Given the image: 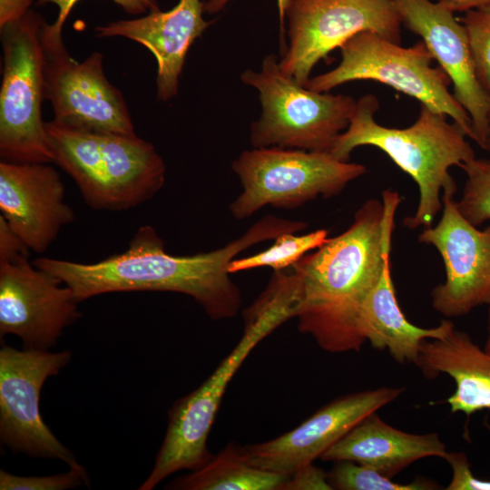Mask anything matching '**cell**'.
Wrapping results in <instances>:
<instances>
[{"label": "cell", "mask_w": 490, "mask_h": 490, "mask_svg": "<svg viewBox=\"0 0 490 490\" xmlns=\"http://www.w3.org/2000/svg\"><path fill=\"white\" fill-rule=\"evenodd\" d=\"M307 227L305 221L266 215L224 247L176 256L166 251L163 240L152 226L144 225L125 250L100 261L40 257L33 263L67 286L78 302L111 292H176L192 298L211 319L220 320L233 318L241 305L240 289L228 271L230 262L257 243Z\"/></svg>", "instance_id": "6da1fadb"}, {"label": "cell", "mask_w": 490, "mask_h": 490, "mask_svg": "<svg viewBox=\"0 0 490 490\" xmlns=\"http://www.w3.org/2000/svg\"><path fill=\"white\" fill-rule=\"evenodd\" d=\"M401 201L399 193L390 190L382 192V201L367 200L346 230L291 266L299 330L310 335L323 350L359 351L366 343L358 327V312L390 259Z\"/></svg>", "instance_id": "7a4b0ae2"}, {"label": "cell", "mask_w": 490, "mask_h": 490, "mask_svg": "<svg viewBox=\"0 0 490 490\" xmlns=\"http://www.w3.org/2000/svg\"><path fill=\"white\" fill-rule=\"evenodd\" d=\"M379 102L374 94L357 101L348 128L338 135L330 153L339 161L349 162L359 146H374L385 152L397 166L416 183L419 191L416 212L403 220L410 230L429 227L442 210L445 191H456L449 172L475 157L465 132L447 116L420 104L416 122L406 128L379 124L375 113Z\"/></svg>", "instance_id": "3957f363"}, {"label": "cell", "mask_w": 490, "mask_h": 490, "mask_svg": "<svg viewBox=\"0 0 490 490\" xmlns=\"http://www.w3.org/2000/svg\"><path fill=\"white\" fill-rule=\"evenodd\" d=\"M296 291L281 275L245 313V328L235 348L195 390L177 400L168 413V426L149 476L141 490H152L170 475L195 470L211 458L207 440L231 378L254 348L296 314Z\"/></svg>", "instance_id": "277c9868"}, {"label": "cell", "mask_w": 490, "mask_h": 490, "mask_svg": "<svg viewBox=\"0 0 490 490\" xmlns=\"http://www.w3.org/2000/svg\"><path fill=\"white\" fill-rule=\"evenodd\" d=\"M53 162L94 210L126 211L152 199L166 168L153 145L135 135L88 132L45 122Z\"/></svg>", "instance_id": "5b68a950"}, {"label": "cell", "mask_w": 490, "mask_h": 490, "mask_svg": "<svg viewBox=\"0 0 490 490\" xmlns=\"http://www.w3.org/2000/svg\"><path fill=\"white\" fill-rule=\"evenodd\" d=\"M240 79L259 92L262 106L250 126L253 148L330 152L357 105L351 96L306 88L282 72L275 54L265 56L260 71L246 70Z\"/></svg>", "instance_id": "8992f818"}, {"label": "cell", "mask_w": 490, "mask_h": 490, "mask_svg": "<svg viewBox=\"0 0 490 490\" xmlns=\"http://www.w3.org/2000/svg\"><path fill=\"white\" fill-rule=\"evenodd\" d=\"M341 60L334 69L310 78L306 88L328 93L351 81H375L417 100L421 105L449 117L476 141L471 119L450 93L446 72L433 66L434 58L423 41L405 48L377 34L361 32L341 45Z\"/></svg>", "instance_id": "52a82bcc"}, {"label": "cell", "mask_w": 490, "mask_h": 490, "mask_svg": "<svg viewBox=\"0 0 490 490\" xmlns=\"http://www.w3.org/2000/svg\"><path fill=\"white\" fill-rule=\"evenodd\" d=\"M44 19L30 10L0 27V155L13 162H53L42 104L45 99Z\"/></svg>", "instance_id": "ba28073f"}, {"label": "cell", "mask_w": 490, "mask_h": 490, "mask_svg": "<svg viewBox=\"0 0 490 490\" xmlns=\"http://www.w3.org/2000/svg\"><path fill=\"white\" fill-rule=\"evenodd\" d=\"M231 168L242 185L230 205L237 220L266 205L290 210L319 196H337L367 172L365 165L339 161L329 152L277 146L244 151Z\"/></svg>", "instance_id": "9c48e42d"}, {"label": "cell", "mask_w": 490, "mask_h": 490, "mask_svg": "<svg viewBox=\"0 0 490 490\" xmlns=\"http://www.w3.org/2000/svg\"><path fill=\"white\" fill-rule=\"evenodd\" d=\"M289 44L279 64L306 85L313 67L354 35L369 31L400 44V16L390 0H289Z\"/></svg>", "instance_id": "30bf717a"}, {"label": "cell", "mask_w": 490, "mask_h": 490, "mask_svg": "<svg viewBox=\"0 0 490 490\" xmlns=\"http://www.w3.org/2000/svg\"><path fill=\"white\" fill-rule=\"evenodd\" d=\"M45 99L55 122L78 130L135 135L122 92L103 72V54L93 52L83 61L68 53L63 32L44 24Z\"/></svg>", "instance_id": "8fae6325"}, {"label": "cell", "mask_w": 490, "mask_h": 490, "mask_svg": "<svg viewBox=\"0 0 490 490\" xmlns=\"http://www.w3.org/2000/svg\"><path fill=\"white\" fill-rule=\"evenodd\" d=\"M72 358L69 350L50 352L4 346L0 349V439L31 457L77 465L74 454L44 422L40 396L44 382Z\"/></svg>", "instance_id": "7c38bea8"}, {"label": "cell", "mask_w": 490, "mask_h": 490, "mask_svg": "<svg viewBox=\"0 0 490 490\" xmlns=\"http://www.w3.org/2000/svg\"><path fill=\"white\" fill-rule=\"evenodd\" d=\"M455 192L442 193V216L418 235L440 254L446 280L431 292L433 309L446 318L461 317L490 303V226L471 224L457 209Z\"/></svg>", "instance_id": "4fadbf2b"}, {"label": "cell", "mask_w": 490, "mask_h": 490, "mask_svg": "<svg viewBox=\"0 0 490 490\" xmlns=\"http://www.w3.org/2000/svg\"><path fill=\"white\" fill-rule=\"evenodd\" d=\"M73 291L23 258L0 263V335L24 348L49 350L80 312Z\"/></svg>", "instance_id": "5bb4252c"}, {"label": "cell", "mask_w": 490, "mask_h": 490, "mask_svg": "<svg viewBox=\"0 0 490 490\" xmlns=\"http://www.w3.org/2000/svg\"><path fill=\"white\" fill-rule=\"evenodd\" d=\"M405 387L353 392L319 408L294 429L270 441L240 446L250 465L289 476L312 464L369 415L396 400Z\"/></svg>", "instance_id": "9a60e30c"}, {"label": "cell", "mask_w": 490, "mask_h": 490, "mask_svg": "<svg viewBox=\"0 0 490 490\" xmlns=\"http://www.w3.org/2000/svg\"><path fill=\"white\" fill-rule=\"evenodd\" d=\"M402 24L417 34L434 60L446 72L453 85V94L468 113L475 142L484 149L490 95L480 84L464 25L455 13L430 0H390Z\"/></svg>", "instance_id": "2e32d148"}, {"label": "cell", "mask_w": 490, "mask_h": 490, "mask_svg": "<svg viewBox=\"0 0 490 490\" xmlns=\"http://www.w3.org/2000/svg\"><path fill=\"white\" fill-rule=\"evenodd\" d=\"M0 211L30 250L43 253L74 220L64 185L48 163L0 162Z\"/></svg>", "instance_id": "e0dca14e"}, {"label": "cell", "mask_w": 490, "mask_h": 490, "mask_svg": "<svg viewBox=\"0 0 490 490\" xmlns=\"http://www.w3.org/2000/svg\"><path fill=\"white\" fill-rule=\"evenodd\" d=\"M201 0H179L168 11H153L134 18L97 26L100 38L123 37L147 48L157 63V99L167 102L178 93L188 51L211 22L203 19Z\"/></svg>", "instance_id": "ac0fdd59"}, {"label": "cell", "mask_w": 490, "mask_h": 490, "mask_svg": "<svg viewBox=\"0 0 490 490\" xmlns=\"http://www.w3.org/2000/svg\"><path fill=\"white\" fill-rule=\"evenodd\" d=\"M448 451L436 433L412 434L399 430L373 413L364 418L320 457L348 460L374 468L393 478L414 462L446 456Z\"/></svg>", "instance_id": "d6986e66"}, {"label": "cell", "mask_w": 490, "mask_h": 490, "mask_svg": "<svg viewBox=\"0 0 490 490\" xmlns=\"http://www.w3.org/2000/svg\"><path fill=\"white\" fill-rule=\"evenodd\" d=\"M414 364L426 378H453L456 389L446 399L452 413L490 409V354L466 332L455 328L443 338L426 339Z\"/></svg>", "instance_id": "ffe728a7"}, {"label": "cell", "mask_w": 490, "mask_h": 490, "mask_svg": "<svg viewBox=\"0 0 490 490\" xmlns=\"http://www.w3.org/2000/svg\"><path fill=\"white\" fill-rule=\"evenodd\" d=\"M358 327L366 342L377 350H387L399 364H414L426 339L443 338L456 328L449 319L428 328L409 322L396 297L390 259L362 302Z\"/></svg>", "instance_id": "44dd1931"}, {"label": "cell", "mask_w": 490, "mask_h": 490, "mask_svg": "<svg viewBox=\"0 0 490 490\" xmlns=\"http://www.w3.org/2000/svg\"><path fill=\"white\" fill-rule=\"evenodd\" d=\"M289 476L249 464L230 443L201 467L166 485L176 490H280Z\"/></svg>", "instance_id": "7402d4cb"}, {"label": "cell", "mask_w": 490, "mask_h": 490, "mask_svg": "<svg viewBox=\"0 0 490 490\" xmlns=\"http://www.w3.org/2000/svg\"><path fill=\"white\" fill-rule=\"evenodd\" d=\"M328 230L325 229L298 235L296 232H286L275 239L273 245L257 254L232 260L228 271H238L269 267L274 271L283 270L293 266L303 256L311 250L320 247L328 239Z\"/></svg>", "instance_id": "603a6c76"}, {"label": "cell", "mask_w": 490, "mask_h": 490, "mask_svg": "<svg viewBox=\"0 0 490 490\" xmlns=\"http://www.w3.org/2000/svg\"><path fill=\"white\" fill-rule=\"evenodd\" d=\"M333 489L338 490H432L439 485L430 479L417 478L411 483H396L374 468L353 461H335L328 473Z\"/></svg>", "instance_id": "cb8c5ba5"}, {"label": "cell", "mask_w": 490, "mask_h": 490, "mask_svg": "<svg viewBox=\"0 0 490 490\" xmlns=\"http://www.w3.org/2000/svg\"><path fill=\"white\" fill-rule=\"evenodd\" d=\"M460 168L466 181L456 206L466 220L479 227L490 220V160L475 157Z\"/></svg>", "instance_id": "d4e9b609"}, {"label": "cell", "mask_w": 490, "mask_h": 490, "mask_svg": "<svg viewBox=\"0 0 490 490\" xmlns=\"http://www.w3.org/2000/svg\"><path fill=\"white\" fill-rule=\"evenodd\" d=\"M466 32L476 77L490 95V4L458 18Z\"/></svg>", "instance_id": "484cf974"}, {"label": "cell", "mask_w": 490, "mask_h": 490, "mask_svg": "<svg viewBox=\"0 0 490 490\" xmlns=\"http://www.w3.org/2000/svg\"><path fill=\"white\" fill-rule=\"evenodd\" d=\"M70 470L51 475L22 476L0 470L1 490H67L88 483L83 466H69Z\"/></svg>", "instance_id": "4316f807"}, {"label": "cell", "mask_w": 490, "mask_h": 490, "mask_svg": "<svg viewBox=\"0 0 490 490\" xmlns=\"http://www.w3.org/2000/svg\"><path fill=\"white\" fill-rule=\"evenodd\" d=\"M445 459L452 468V479L447 490H490V480L474 475L464 452H448Z\"/></svg>", "instance_id": "83f0119b"}, {"label": "cell", "mask_w": 490, "mask_h": 490, "mask_svg": "<svg viewBox=\"0 0 490 490\" xmlns=\"http://www.w3.org/2000/svg\"><path fill=\"white\" fill-rule=\"evenodd\" d=\"M80 0H43L55 5L58 7V15L55 21L52 24L54 28L59 32H63V27L65 20L70 15L74 6ZM116 5L121 6L122 10L130 15H141L146 12H153L160 10L156 0H112Z\"/></svg>", "instance_id": "f1b7e54d"}, {"label": "cell", "mask_w": 490, "mask_h": 490, "mask_svg": "<svg viewBox=\"0 0 490 490\" xmlns=\"http://www.w3.org/2000/svg\"><path fill=\"white\" fill-rule=\"evenodd\" d=\"M328 473L312 464L299 468L290 475L280 490H332Z\"/></svg>", "instance_id": "f546056e"}, {"label": "cell", "mask_w": 490, "mask_h": 490, "mask_svg": "<svg viewBox=\"0 0 490 490\" xmlns=\"http://www.w3.org/2000/svg\"><path fill=\"white\" fill-rule=\"evenodd\" d=\"M30 250L0 215V263L28 258Z\"/></svg>", "instance_id": "4dcf8cb0"}, {"label": "cell", "mask_w": 490, "mask_h": 490, "mask_svg": "<svg viewBox=\"0 0 490 490\" xmlns=\"http://www.w3.org/2000/svg\"><path fill=\"white\" fill-rule=\"evenodd\" d=\"M34 0H0V27L22 19Z\"/></svg>", "instance_id": "1f68e13d"}, {"label": "cell", "mask_w": 490, "mask_h": 490, "mask_svg": "<svg viewBox=\"0 0 490 490\" xmlns=\"http://www.w3.org/2000/svg\"><path fill=\"white\" fill-rule=\"evenodd\" d=\"M230 0H212L206 1L204 3V12L209 14H215L220 11ZM289 0H277L279 21H280V34L281 42H283V34H284V18H285V8L287 6Z\"/></svg>", "instance_id": "d6a6232c"}, {"label": "cell", "mask_w": 490, "mask_h": 490, "mask_svg": "<svg viewBox=\"0 0 490 490\" xmlns=\"http://www.w3.org/2000/svg\"><path fill=\"white\" fill-rule=\"evenodd\" d=\"M437 2L453 13H465L490 4V0H437Z\"/></svg>", "instance_id": "836d02e7"}, {"label": "cell", "mask_w": 490, "mask_h": 490, "mask_svg": "<svg viewBox=\"0 0 490 490\" xmlns=\"http://www.w3.org/2000/svg\"><path fill=\"white\" fill-rule=\"evenodd\" d=\"M487 336L484 349L490 354V303L487 305Z\"/></svg>", "instance_id": "e575fe53"}, {"label": "cell", "mask_w": 490, "mask_h": 490, "mask_svg": "<svg viewBox=\"0 0 490 490\" xmlns=\"http://www.w3.org/2000/svg\"><path fill=\"white\" fill-rule=\"evenodd\" d=\"M483 150H485V151H486L487 152L490 153V113H489V115H488V125H487L486 138H485V146H484Z\"/></svg>", "instance_id": "d590c367"}, {"label": "cell", "mask_w": 490, "mask_h": 490, "mask_svg": "<svg viewBox=\"0 0 490 490\" xmlns=\"http://www.w3.org/2000/svg\"><path fill=\"white\" fill-rule=\"evenodd\" d=\"M207 1H212V0H207Z\"/></svg>", "instance_id": "8d00e7d4"}]
</instances>
